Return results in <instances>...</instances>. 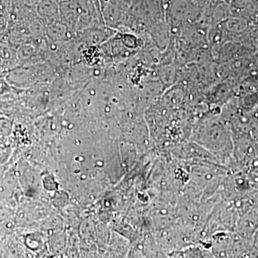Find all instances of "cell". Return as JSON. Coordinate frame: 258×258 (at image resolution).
<instances>
[{"label": "cell", "mask_w": 258, "mask_h": 258, "mask_svg": "<svg viewBox=\"0 0 258 258\" xmlns=\"http://www.w3.org/2000/svg\"><path fill=\"white\" fill-rule=\"evenodd\" d=\"M174 1H175V0H169V4H170V3H172V2H174Z\"/></svg>", "instance_id": "8992f818"}, {"label": "cell", "mask_w": 258, "mask_h": 258, "mask_svg": "<svg viewBox=\"0 0 258 258\" xmlns=\"http://www.w3.org/2000/svg\"><path fill=\"white\" fill-rule=\"evenodd\" d=\"M169 10L173 18L181 21H196L204 11L192 0H175L169 4Z\"/></svg>", "instance_id": "6da1fadb"}, {"label": "cell", "mask_w": 258, "mask_h": 258, "mask_svg": "<svg viewBox=\"0 0 258 258\" xmlns=\"http://www.w3.org/2000/svg\"><path fill=\"white\" fill-rule=\"evenodd\" d=\"M36 12L42 20L54 23L60 19V2L57 0H40Z\"/></svg>", "instance_id": "3957f363"}, {"label": "cell", "mask_w": 258, "mask_h": 258, "mask_svg": "<svg viewBox=\"0 0 258 258\" xmlns=\"http://www.w3.org/2000/svg\"><path fill=\"white\" fill-rule=\"evenodd\" d=\"M257 63H258V60H257Z\"/></svg>", "instance_id": "ba28073f"}, {"label": "cell", "mask_w": 258, "mask_h": 258, "mask_svg": "<svg viewBox=\"0 0 258 258\" xmlns=\"http://www.w3.org/2000/svg\"><path fill=\"white\" fill-rule=\"evenodd\" d=\"M57 1H59L60 3H61V2L67 1V0H57Z\"/></svg>", "instance_id": "52a82bcc"}, {"label": "cell", "mask_w": 258, "mask_h": 258, "mask_svg": "<svg viewBox=\"0 0 258 258\" xmlns=\"http://www.w3.org/2000/svg\"><path fill=\"white\" fill-rule=\"evenodd\" d=\"M230 15L247 20L258 12V0H231Z\"/></svg>", "instance_id": "7a4b0ae2"}, {"label": "cell", "mask_w": 258, "mask_h": 258, "mask_svg": "<svg viewBox=\"0 0 258 258\" xmlns=\"http://www.w3.org/2000/svg\"><path fill=\"white\" fill-rule=\"evenodd\" d=\"M194 3H195L200 8L205 9V7L207 6L212 1V0H192Z\"/></svg>", "instance_id": "277c9868"}, {"label": "cell", "mask_w": 258, "mask_h": 258, "mask_svg": "<svg viewBox=\"0 0 258 258\" xmlns=\"http://www.w3.org/2000/svg\"><path fill=\"white\" fill-rule=\"evenodd\" d=\"M224 1L227 2V3H230L231 0H224Z\"/></svg>", "instance_id": "5b68a950"}]
</instances>
